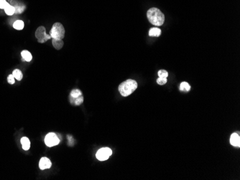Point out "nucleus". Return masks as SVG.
<instances>
[{
    "instance_id": "nucleus-1",
    "label": "nucleus",
    "mask_w": 240,
    "mask_h": 180,
    "mask_svg": "<svg viewBox=\"0 0 240 180\" xmlns=\"http://www.w3.org/2000/svg\"><path fill=\"white\" fill-rule=\"evenodd\" d=\"M148 20L152 25L155 26H161L165 22V16L160 10L155 7L150 9L147 12Z\"/></svg>"
},
{
    "instance_id": "nucleus-2",
    "label": "nucleus",
    "mask_w": 240,
    "mask_h": 180,
    "mask_svg": "<svg viewBox=\"0 0 240 180\" xmlns=\"http://www.w3.org/2000/svg\"><path fill=\"white\" fill-rule=\"evenodd\" d=\"M137 88V83L132 79L127 80L119 86V91L124 97L129 96Z\"/></svg>"
},
{
    "instance_id": "nucleus-3",
    "label": "nucleus",
    "mask_w": 240,
    "mask_h": 180,
    "mask_svg": "<svg viewBox=\"0 0 240 180\" xmlns=\"http://www.w3.org/2000/svg\"><path fill=\"white\" fill-rule=\"evenodd\" d=\"M50 35L52 39L63 40L65 36V29L61 23L56 22L53 25L50 32Z\"/></svg>"
},
{
    "instance_id": "nucleus-4",
    "label": "nucleus",
    "mask_w": 240,
    "mask_h": 180,
    "mask_svg": "<svg viewBox=\"0 0 240 180\" xmlns=\"http://www.w3.org/2000/svg\"><path fill=\"white\" fill-rule=\"evenodd\" d=\"M35 37L37 39V41L39 43H44L47 40L51 39V37L50 34H46V30L44 27L40 26L36 30L35 32Z\"/></svg>"
},
{
    "instance_id": "nucleus-5",
    "label": "nucleus",
    "mask_w": 240,
    "mask_h": 180,
    "mask_svg": "<svg viewBox=\"0 0 240 180\" xmlns=\"http://www.w3.org/2000/svg\"><path fill=\"white\" fill-rule=\"evenodd\" d=\"M60 139L55 133H49L46 135L45 138V143L48 147L56 146L59 143Z\"/></svg>"
},
{
    "instance_id": "nucleus-6",
    "label": "nucleus",
    "mask_w": 240,
    "mask_h": 180,
    "mask_svg": "<svg viewBox=\"0 0 240 180\" xmlns=\"http://www.w3.org/2000/svg\"><path fill=\"white\" fill-rule=\"evenodd\" d=\"M112 154V151L109 148H102L98 151L96 154V157L99 161H106L109 158L110 156Z\"/></svg>"
},
{
    "instance_id": "nucleus-7",
    "label": "nucleus",
    "mask_w": 240,
    "mask_h": 180,
    "mask_svg": "<svg viewBox=\"0 0 240 180\" xmlns=\"http://www.w3.org/2000/svg\"><path fill=\"white\" fill-rule=\"evenodd\" d=\"M52 166V163H51L50 160L47 157H43L40 160L39 162V167L42 170H44L46 169H50Z\"/></svg>"
},
{
    "instance_id": "nucleus-8",
    "label": "nucleus",
    "mask_w": 240,
    "mask_h": 180,
    "mask_svg": "<svg viewBox=\"0 0 240 180\" xmlns=\"http://www.w3.org/2000/svg\"><path fill=\"white\" fill-rule=\"evenodd\" d=\"M231 144L235 147H239L240 146V137L238 133H233L230 137Z\"/></svg>"
},
{
    "instance_id": "nucleus-9",
    "label": "nucleus",
    "mask_w": 240,
    "mask_h": 180,
    "mask_svg": "<svg viewBox=\"0 0 240 180\" xmlns=\"http://www.w3.org/2000/svg\"><path fill=\"white\" fill-rule=\"evenodd\" d=\"M21 144H22V149L24 150H29L30 148V141L29 139L27 138V137H22L21 139Z\"/></svg>"
},
{
    "instance_id": "nucleus-10",
    "label": "nucleus",
    "mask_w": 240,
    "mask_h": 180,
    "mask_svg": "<svg viewBox=\"0 0 240 180\" xmlns=\"http://www.w3.org/2000/svg\"><path fill=\"white\" fill-rule=\"evenodd\" d=\"M52 43L56 50H60L64 45L63 40H59V39H52Z\"/></svg>"
},
{
    "instance_id": "nucleus-11",
    "label": "nucleus",
    "mask_w": 240,
    "mask_h": 180,
    "mask_svg": "<svg viewBox=\"0 0 240 180\" xmlns=\"http://www.w3.org/2000/svg\"><path fill=\"white\" fill-rule=\"evenodd\" d=\"M70 102L73 105L80 106L84 102V97L82 96H79L78 98H72L70 96Z\"/></svg>"
},
{
    "instance_id": "nucleus-12",
    "label": "nucleus",
    "mask_w": 240,
    "mask_h": 180,
    "mask_svg": "<svg viewBox=\"0 0 240 180\" xmlns=\"http://www.w3.org/2000/svg\"><path fill=\"white\" fill-rule=\"evenodd\" d=\"M21 55L22 57V60L27 62H30L33 59V56H32L31 53L28 50H22L21 52Z\"/></svg>"
},
{
    "instance_id": "nucleus-13",
    "label": "nucleus",
    "mask_w": 240,
    "mask_h": 180,
    "mask_svg": "<svg viewBox=\"0 0 240 180\" xmlns=\"http://www.w3.org/2000/svg\"><path fill=\"white\" fill-rule=\"evenodd\" d=\"M161 34V30L159 28H152L149 31V35L150 37H159Z\"/></svg>"
},
{
    "instance_id": "nucleus-14",
    "label": "nucleus",
    "mask_w": 240,
    "mask_h": 180,
    "mask_svg": "<svg viewBox=\"0 0 240 180\" xmlns=\"http://www.w3.org/2000/svg\"><path fill=\"white\" fill-rule=\"evenodd\" d=\"M4 12L7 15H12L15 13V7H13L12 5H11L10 4L7 3V6L4 7Z\"/></svg>"
},
{
    "instance_id": "nucleus-15",
    "label": "nucleus",
    "mask_w": 240,
    "mask_h": 180,
    "mask_svg": "<svg viewBox=\"0 0 240 180\" xmlns=\"http://www.w3.org/2000/svg\"><path fill=\"white\" fill-rule=\"evenodd\" d=\"M24 27H25V24H24L23 21L22 20H17L13 24V28L15 30H21L24 28Z\"/></svg>"
},
{
    "instance_id": "nucleus-16",
    "label": "nucleus",
    "mask_w": 240,
    "mask_h": 180,
    "mask_svg": "<svg viewBox=\"0 0 240 180\" xmlns=\"http://www.w3.org/2000/svg\"><path fill=\"white\" fill-rule=\"evenodd\" d=\"M13 76L15 77V79H17V81H21L22 79V77H23V75H22V72H21L20 70L19 69H15L12 72Z\"/></svg>"
},
{
    "instance_id": "nucleus-17",
    "label": "nucleus",
    "mask_w": 240,
    "mask_h": 180,
    "mask_svg": "<svg viewBox=\"0 0 240 180\" xmlns=\"http://www.w3.org/2000/svg\"><path fill=\"white\" fill-rule=\"evenodd\" d=\"M191 90V86L187 82H182L180 85V90L183 92H188Z\"/></svg>"
},
{
    "instance_id": "nucleus-18",
    "label": "nucleus",
    "mask_w": 240,
    "mask_h": 180,
    "mask_svg": "<svg viewBox=\"0 0 240 180\" xmlns=\"http://www.w3.org/2000/svg\"><path fill=\"white\" fill-rule=\"evenodd\" d=\"M82 96V92L78 89H73L71 92L70 96L72 98H78Z\"/></svg>"
},
{
    "instance_id": "nucleus-19",
    "label": "nucleus",
    "mask_w": 240,
    "mask_h": 180,
    "mask_svg": "<svg viewBox=\"0 0 240 180\" xmlns=\"http://www.w3.org/2000/svg\"><path fill=\"white\" fill-rule=\"evenodd\" d=\"M158 76L161 78H167L168 76V72L165 70H160L158 71Z\"/></svg>"
},
{
    "instance_id": "nucleus-20",
    "label": "nucleus",
    "mask_w": 240,
    "mask_h": 180,
    "mask_svg": "<svg viewBox=\"0 0 240 180\" xmlns=\"http://www.w3.org/2000/svg\"><path fill=\"white\" fill-rule=\"evenodd\" d=\"M157 83L159 85H165L166 83H167V78H161V77H159L157 80Z\"/></svg>"
},
{
    "instance_id": "nucleus-21",
    "label": "nucleus",
    "mask_w": 240,
    "mask_h": 180,
    "mask_svg": "<svg viewBox=\"0 0 240 180\" xmlns=\"http://www.w3.org/2000/svg\"><path fill=\"white\" fill-rule=\"evenodd\" d=\"M15 77L13 76V75L12 74V75H10L8 76V78H7V82H8L10 84H14L15 83Z\"/></svg>"
},
{
    "instance_id": "nucleus-22",
    "label": "nucleus",
    "mask_w": 240,
    "mask_h": 180,
    "mask_svg": "<svg viewBox=\"0 0 240 180\" xmlns=\"http://www.w3.org/2000/svg\"><path fill=\"white\" fill-rule=\"evenodd\" d=\"M7 3L8 2L6 0H0V9H4Z\"/></svg>"
}]
</instances>
